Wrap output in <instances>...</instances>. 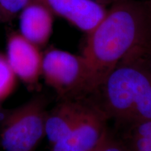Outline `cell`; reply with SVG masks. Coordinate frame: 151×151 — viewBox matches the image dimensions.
I'll return each mask as SVG.
<instances>
[{"label":"cell","mask_w":151,"mask_h":151,"mask_svg":"<svg viewBox=\"0 0 151 151\" xmlns=\"http://www.w3.org/2000/svg\"><path fill=\"white\" fill-rule=\"evenodd\" d=\"M125 144L132 151H151V120L127 129Z\"/></svg>","instance_id":"obj_10"},{"label":"cell","mask_w":151,"mask_h":151,"mask_svg":"<svg viewBox=\"0 0 151 151\" xmlns=\"http://www.w3.org/2000/svg\"><path fill=\"white\" fill-rule=\"evenodd\" d=\"M122 142L116 140L107 129L92 151H128Z\"/></svg>","instance_id":"obj_13"},{"label":"cell","mask_w":151,"mask_h":151,"mask_svg":"<svg viewBox=\"0 0 151 151\" xmlns=\"http://www.w3.org/2000/svg\"><path fill=\"white\" fill-rule=\"evenodd\" d=\"M6 57L16 77L34 86L42 75L43 55L36 46L20 33L12 32L6 42Z\"/></svg>","instance_id":"obj_6"},{"label":"cell","mask_w":151,"mask_h":151,"mask_svg":"<svg viewBox=\"0 0 151 151\" xmlns=\"http://www.w3.org/2000/svg\"><path fill=\"white\" fill-rule=\"evenodd\" d=\"M45 98L38 96L11 111L1 125V145L5 151H34L46 136Z\"/></svg>","instance_id":"obj_4"},{"label":"cell","mask_w":151,"mask_h":151,"mask_svg":"<svg viewBox=\"0 0 151 151\" xmlns=\"http://www.w3.org/2000/svg\"><path fill=\"white\" fill-rule=\"evenodd\" d=\"M36 0H0V20L7 22Z\"/></svg>","instance_id":"obj_12"},{"label":"cell","mask_w":151,"mask_h":151,"mask_svg":"<svg viewBox=\"0 0 151 151\" xmlns=\"http://www.w3.org/2000/svg\"><path fill=\"white\" fill-rule=\"evenodd\" d=\"M94 1H97L101 4L105 6L106 7L107 6H111L113 4H114L116 1H119V0H94Z\"/></svg>","instance_id":"obj_14"},{"label":"cell","mask_w":151,"mask_h":151,"mask_svg":"<svg viewBox=\"0 0 151 151\" xmlns=\"http://www.w3.org/2000/svg\"><path fill=\"white\" fill-rule=\"evenodd\" d=\"M147 1H148L149 4H150V6H151V0H147Z\"/></svg>","instance_id":"obj_16"},{"label":"cell","mask_w":151,"mask_h":151,"mask_svg":"<svg viewBox=\"0 0 151 151\" xmlns=\"http://www.w3.org/2000/svg\"><path fill=\"white\" fill-rule=\"evenodd\" d=\"M86 99H64L47 113L45 133L52 144L71 133L83 111Z\"/></svg>","instance_id":"obj_9"},{"label":"cell","mask_w":151,"mask_h":151,"mask_svg":"<svg viewBox=\"0 0 151 151\" xmlns=\"http://www.w3.org/2000/svg\"><path fill=\"white\" fill-rule=\"evenodd\" d=\"M19 15L20 35L38 47L45 46L52 31L54 14L43 3L35 1Z\"/></svg>","instance_id":"obj_8"},{"label":"cell","mask_w":151,"mask_h":151,"mask_svg":"<svg viewBox=\"0 0 151 151\" xmlns=\"http://www.w3.org/2000/svg\"><path fill=\"white\" fill-rule=\"evenodd\" d=\"M42 75L62 100L84 98L94 91L88 62L60 49H49L43 55Z\"/></svg>","instance_id":"obj_3"},{"label":"cell","mask_w":151,"mask_h":151,"mask_svg":"<svg viewBox=\"0 0 151 151\" xmlns=\"http://www.w3.org/2000/svg\"><path fill=\"white\" fill-rule=\"evenodd\" d=\"M109 120L93 99H86L78 123L65 139L52 144V151H92L107 129Z\"/></svg>","instance_id":"obj_5"},{"label":"cell","mask_w":151,"mask_h":151,"mask_svg":"<svg viewBox=\"0 0 151 151\" xmlns=\"http://www.w3.org/2000/svg\"><path fill=\"white\" fill-rule=\"evenodd\" d=\"M0 102H1V101H0Z\"/></svg>","instance_id":"obj_17"},{"label":"cell","mask_w":151,"mask_h":151,"mask_svg":"<svg viewBox=\"0 0 151 151\" xmlns=\"http://www.w3.org/2000/svg\"><path fill=\"white\" fill-rule=\"evenodd\" d=\"M148 64L151 69V46H150V50H149V53H148Z\"/></svg>","instance_id":"obj_15"},{"label":"cell","mask_w":151,"mask_h":151,"mask_svg":"<svg viewBox=\"0 0 151 151\" xmlns=\"http://www.w3.org/2000/svg\"><path fill=\"white\" fill-rule=\"evenodd\" d=\"M109 120L129 129L151 120V69L148 55L135 54L119 62L93 94Z\"/></svg>","instance_id":"obj_2"},{"label":"cell","mask_w":151,"mask_h":151,"mask_svg":"<svg viewBox=\"0 0 151 151\" xmlns=\"http://www.w3.org/2000/svg\"><path fill=\"white\" fill-rule=\"evenodd\" d=\"M151 46V6L148 1L119 0L88 34L83 56L90 69L94 91L119 62Z\"/></svg>","instance_id":"obj_1"},{"label":"cell","mask_w":151,"mask_h":151,"mask_svg":"<svg viewBox=\"0 0 151 151\" xmlns=\"http://www.w3.org/2000/svg\"><path fill=\"white\" fill-rule=\"evenodd\" d=\"M46 6L54 15L65 19L87 34L105 16L107 7L94 0H36Z\"/></svg>","instance_id":"obj_7"},{"label":"cell","mask_w":151,"mask_h":151,"mask_svg":"<svg viewBox=\"0 0 151 151\" xmlns=\"http://www.w3.org/2000/svg\"><path fill=\"white\" fill-rule=\"evenodd\" d=\"M16 86L15 75L6 55L0 53V101L14 92Z\"/></svg>","instance_id":"obj_11"}]
</instances>
